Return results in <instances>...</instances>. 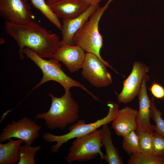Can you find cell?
<instances>
[{
	"label": "cell",
	"mask_w": 164,
	"mask_h": 164,
	"mask_svg": "<svg viewBox=\"0 0 164 164\" xmlns=\"http://www.w3.org/2000/svg\"><path fill=\"white\" fill-rule=\"evenodd\" d=\"M23 53L26 57L33 61L39 68L43 74L41 80L32 90L47 82L53 80L61 84L65 91H70V88L74 87H80L91 95L94 99L98 101H100L84 85L67 75L62 68L59 61L56 59L53 58L48 60H45L28 48H24Z\"/></svg>",
	"instance_id": "cell-5"
},
{
	"label": "cell",
	"mask_w": 164,
	"mask_h": 164,
	"mask_svg": "<svg viewBox=\"0 0 164 164\" xmlns=\"http://www.w3.org/2000/svg\"><path fill=\"white\" fill-rule=\"evenodd\" d=\"M149 69L148 65L141 62L134 63L132 71L124 81L122 90L118 96V102H130L138 95L143 78Z\"/></svg>",
	"instance_id": "cell-10"
},
{
	"label": "cell",
	"mask_w": 164,
	"mask_h": 164,
	"mask_svg": "<svg viewBox=\"0 0 164 164\" xmlns=\"http://www.w3.org/2000/svg\"><path fill=\"white\" fill-rule=\"evenodd\" d=\"M41 146L32 147L24 144L20 148V159L18 164H35V157L36 152L41 149Z\"/></svg>",
	"instance_id": "cell-21"
},
{
	"label": "cell",
	"mask_w": 164,
	"mask_h": 164,
	"mask_svg": "<svg viewBox=\"0 0 164 164\" xmlns=\"http://www.w3.org/2000/svg\"><path fill=\"white\" fill-rule=\"evenodd\" d=\"M101 130V142L106 152L104 155L103 159L109 164H123L118 149L113 145L111 132L108 124L103 125Z\"/></svg>",
	"instance_id": "cell-16"
},
{
	"label": "cell",
	"mask_w": 164,
	"mask_h": 164,
	"mask_svg": "<svg viewBox=\"0 0 164 164\" xmlns=\"http://www.w3.org/2000/svg\"><path fill=\"white\" fill-rule=\"evenodd\" d=\"M113 0H108L104 6L99 7L95 11L75 33L73 43V45H78L87 53L95 55L106 67L118 73L107 62L102 58L100 54L103 45V38L99 31V23L104 12Z\"/></svg>",
	"instance_id": "cell-3"
},
{
	"label": "cell",
	"mask_w": 164,
	"mask_h": 164,
	"mask_svg": "<svg viewBox=\"0 0 164 164\" xmlns=\"http://www.w3.org/2000/svg\"><path fill=\"white\" fill-rule=\"evenodd\" d=\"M128 164H164V158L140 152L130 156Z\"/></svg>",
	"instance_id": "cell-19"
},
{
	"label": "cell",
	"mask_w": 164,
	"mask_h": 164,
	"mask_svg": "<svg viewBox=\"0 0 164 164\" xmlns=\"http://www.w3.org/2000/svg\"><path fill=\"white\" fill-rule=\"evenodd\" d=\"M149 89L154 97L158 99L164 98V87L161 85L154 82Z\"/></svg>",
	"instance_id": "cell-25"
},
{
	"label": "cell",
	"mask_w": 164,
	"mask_h": 164,
	"mask_svg": "<svg viewBox=\"0 0 164 164\" xmlns=\"http://www.w3.org/2000/svg\"><path fill=\"white\" fill-rule=\"evenodd\" d=\"M51 104L47 112L38 114L35 118L43 119L49 129H64L75 123L79 118V106L70 91L58 97L50 93Z\"/></svg>",
	"instance_id": "cell-2"
},
{
	"label": "cell",
	"mask_w": 164,
	"mask_h": 164,
	"mask_svg": "<svg viewBox=\"0 0 164 164\" xmlns=\"http://www.w3.org/2000/svg\"><path fill=\"white\" fill-rule=\"evenodd\" d=\"M103 146L101 129L76 138L69 149V152L66 158V161L70 164L76 161L81 162L89 161L95 158L98 155L102 160L104 155L101 150Z\"/></svg>",
	"instance_id": "cell-6"
},
{
	"label": "cell",
	"mask_w": 164,
	"mask_h": 164,
	"mask_svg": "<svg viewBox=\"0 0 164 164\" xmlns=\"http://www.w3.org/2000/svg\"><path fill=\"white\" fill-rule=\"evenodd\" d=\"M85 51L77 45H67L60 47L53 58L62 62L71 73L81 68L84 60Z\"/></svg>",
	"instance_id": "cell-12"
},
{
	"label": "cell",
	"mask_w": 164,
	"mask_h": 164,
	"mask_svg": "<svg viewBox=\"0 0 164 164\" xmlns=\"http://www.w3.org/2000/svg\"><path fill=\"white\" fill-rule=\"evenodd\" d=\"M5 144L0 143V164H15L20 159V148L23 141L10 138Z\"/></svg>",
	"instance_id": "cell-17"
},
{
	"label": "cell",
	"mask_w": 164,
	"mask_h": 164,
	"mask_svg": "<svg viewBox=\"0 0 164 164\" xmlns=\"http://www.w3.org/2000/svg\"><path fill=\"white\" fill-rule=\"evenodd\" d=\"M152 118L155 125V132L164 136V120L162 116V113L155 104L153 97L151 98Z\"/></svg>",
	"instance_id": "cell-23"
},
{
	"label": "cell",
	"mask_w": 164,
	"mask_h": 164,
	"mask_svg": "<svg viewBox=\"0 0 164 164\" xmlns=\"http://www.w3.org/2000/svg\"><path fill=\"white\" fill-rule=\"evenodd\" d=\"M99 7V4L91 5L78 16L72 19L62 20L61 30L62 39L60 41V47L67 45H73V39L75 33Z\"/></svg>",
	"instance_id": "cell-13"
},
{
	"label": "cell",
	"mask_w": 164,
	"mask_h": 164,
	"mask_svg": "<svg viewBox=\"0 0 164 164\" xmlns=\"http://www.w3.org/2000/svg\"><path fill=\"white\" fill-rule=\"evenodd\" d=\"M106 104L109 108L107 115L104 118L90 123H86L83 119L78 120L76 122L69 126V132L61 135H56L50 132H46L43 135V138L47 142H56L50 147L51 152L57 153L61 146L69 140L87 135L96 130L103 125L108 124L115 118L119 109L118 103L108 101Z\"/></svg>",
	"instance_id": "cell-4"
},
{
	"label": "cell",
	"mask_w": 164,
	"mask_h": 164,
	"mask_svg": "<svg viewBox=\"0 0 164 164\" xmlns=\"http://www.w3.org/2000/svg\"><path fill=\"white\" fill-rule=\"evenodd\" d=\"M152 154L164 158V136L155 132L152 133Z\"/></svg>",
	"instance_id": "cell-24"
},
{
	"label": "cell",
	"mask_w": 164,
	"mask_h": 164,
	"mask_svg": "<svg viewBox=\"0 0 164 164\" xmlns=\"http://www.w3.org/2000/svg\"><path fill=\"white\" fill-rule=\"evenodd\" d=\"M84 2L87 3L90 5H92L97 4L99 3L102 0H79Z\"/></svg>",
	"instance_id": "cell-26"
},
{
	"label": "cell",
	"mask_w": 164,
	"mask_h": 164,
	"mask_svg": "<svg viewBox=\"0 0 164 164\" xmlns=\"http://www.w3.org/2000/svg\"><path fill=\"white\" fill-rule=\"evenodd\" d=\"M138 110L129 106L119 109L113 121L112 126L116 135L123 137L137 128L136 118Z\"/></svg>",
	"instance_id": "cell-14"
},
{
	"label": "cell",
	"mask_w": 164,
	"mask_h": 164,
	"mask_svg": "<svg viewBox=\"0 0 164 164\" xmlns=\"http://www.w3.org/2000/svg\"><path fill=\"white\" fill-rule=\"evenodd\" d=\"M90 5L79 0H59L49 5L53 12L62 20L72 19L78 16Z\"/></svg>",
	"instance_id": "cell-15"
},
{
	"label": "cell",
	"mask_w": 164,
	"mask_h": 164,
	"mask_svg": "<svg viewBox=\"0 0 164 164\" xmlns=\"http://www.w3.org/2000/svg\"><path fill=\"white\" fill-rule=\"evenodd\" d=\"M152 133L143 132L136 133L138 136L139 146L141 152L152 153Z\"/></svg>",
	"instance_id": "cell-22"
},
{
	"label": "cell",
	"mask_w": 164,
	"mask_h": 164,
	"mask_svg": "<svg viewBox=\"0 0 164 164\" xmlns=\"http://www.w3.org/2000/svg\"><path fill=\"white\" fill-rule=\"evenodd\" d=\"M81 68L82 76L96 87H105L112 83L111 76L106 66L93 53H86Z\"/></svg>",
	"instance_id": "cell-9"
},
{
	"label": "cell",
	"mask_w": 164,
	"mask_h": 164,
	"mask_svg": "<svg viewBox=\"0 0 164 164\" xmlns=\"http://www.w3.org/2000/svg\"><path fill=\"white\" fill-rule=\"evenodd\" d=\"M149 79V76L147 74L143 78L138 95L139 109L136 118V133L140 132H152L155 130V125L151 123V101L148 94L146 86V83Z\"/></svg>",
	"instance_id": "cell-11"
},
{
	"label": "cell",
	"mask_w": 164,
	"mask_h": 164,
	"mask_svg": "<svg viewBox=\"0 0 164 164\" xmlns=\"http://www.w3.org/2000/svg\"><path fill=\"white\" fill-rule=\"evenodd\" d=\"M41 125L25 117L7 124L0 135V143L12 138L22 140L24 144L31 145L37 138Z\"/></svg>",
	"instance_id": "cell-7"
},
{
	"label": "cell",
	"mask_w": 164,
	"mask_h": 164,
	"mask_svg": "<svg viewBox=\"0 0 164 164\" xmlns=\"http://www.w3.org/2000/svg\"><path fill=\"white\" fill-rule=\"evenodd\" d=\"M0 15L6 22L18 25L26 24L35 17L29 0H0Z\"/></svg>",
	"instance_id": "cell-8"
},
{
	"label": "cell",
	"mask_w": 164,
	"mask_h": 164,
	"mask_svg": "<svg viewBox=\"0 0 164 164\" xmlns=\"http://www.w3.org/2000/svg\"><path fill=\"white\" fill-rule=\"evenodd\" d=\"M5 28L19 47L21 60L24 58L23 50L25 48L31 50L42 58L51 59L60 47L59 36L33 20L22 25L6 22Z\"/></svg>",
	"instance_id": "cell-1"
},
{
	"label": "cell",
	"mask_w": 164,
	"mask_h": 164,
	"mask_svg": "<svg viewBox=\"0 0 164 164\" xmlns=\"http://www.w3.org/2000/svg\"><path fill=\"white\" fill-rule=\"evenodd\" d=\"M59 0H46V3L49 5Z\"/></svg>",
	"instance_id": "cell-27"
},
{
	"label": "cell",
	"mask_w": 164,
	"mask_h": 164,
	"mask_svg": "<svg viewBox=\"0 0 164 164\" xmlns=\"http://www.w3.org/2000/svg\"><path fill=\"white\" fill-rule=\"evenodd\" d=\"M123 137L122 148L129 156L141 152L139 146L138 136L135 131H132Z\"/></svg>",
	"instance_id": "cell-20"
},
{
	"label": "cell",
	"mask_w": 164,
	"mask_h": 164,
	"mask_svg": "<svg viewBox=\"0 0 164 164\" xmlns=\"http://www.w3.org/2000/svg\"><path fill=\"white\" fill-rule=\"evenodd\" d=\"M34 7L39 10L57 29L61 31L62 24L59 18L52 10L46 0H30Z\"/></svg>",
	"instance_id": "cell-18"
}]
</instances>
